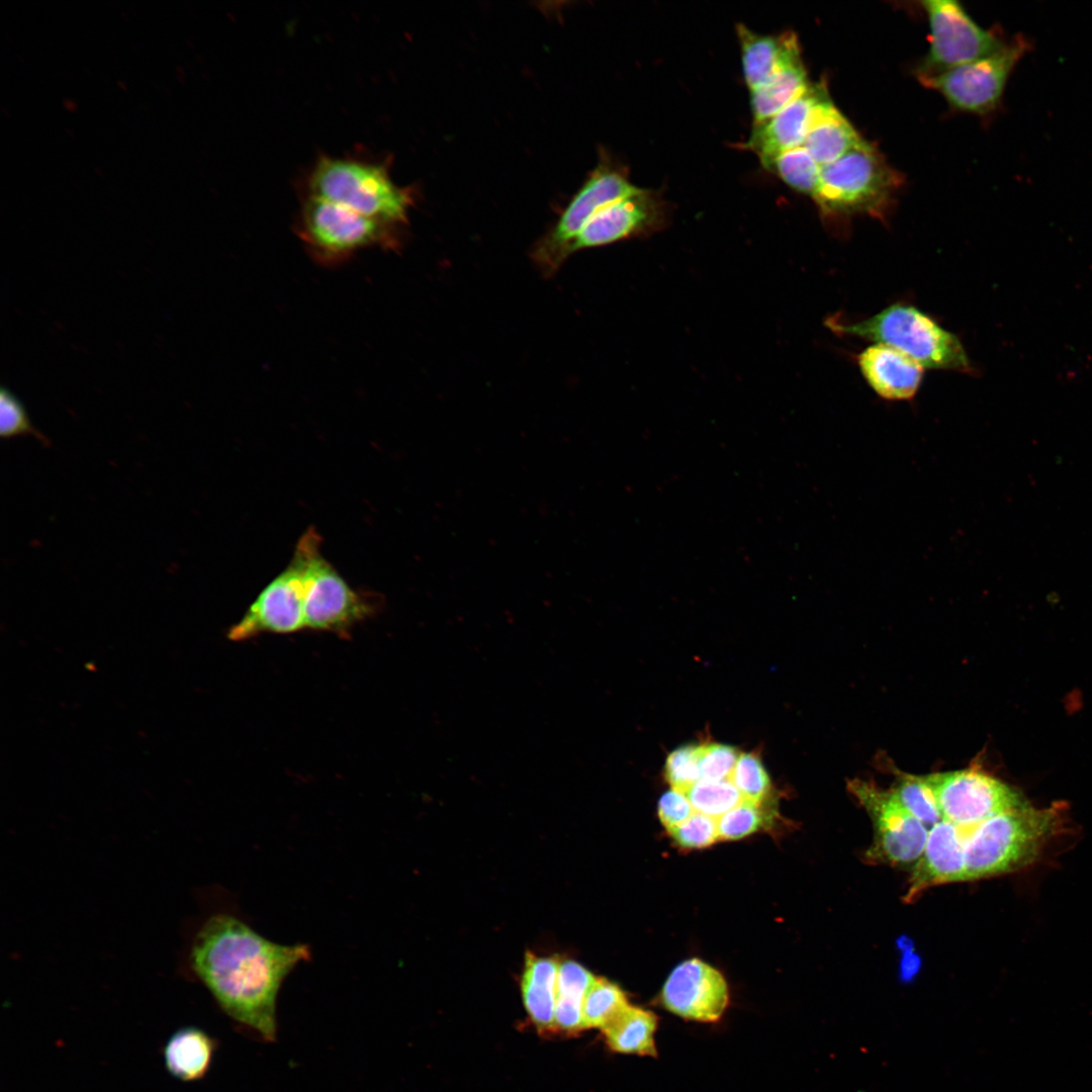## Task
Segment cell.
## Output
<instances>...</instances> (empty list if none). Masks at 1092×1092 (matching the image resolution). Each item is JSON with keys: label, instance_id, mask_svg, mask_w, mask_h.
Returning a JSON list of instances; mask_svg holds the SVG:
<instances>
[{"label": "cell", "instance_id": "cell-1", "mask_svg": "<svg viewBox=\"0 0 1092 1092\" xmlns=\"http://www.w3.org/2000/svg\"><path fill=\"white\" fill-rule=\"evenodd\" d=\"M310 957L306 944L267 939L233 914L209 917L197 932L191 963L222 1010L267 1041L277 1034L284 979Z\"/></svg>", "mask_w": 1092, "mask_h": 1092}, {"label": "cell", "instance_id": "cell-2", "mask_svg": "<svg viewBox=\"0 0 1092 1092\" xmlns=\"http://www.w3.org/2000/svg\"><path fill=\"white\" fill-rule=\"evenodd\" d=\"M1062 809L1026 802L967 829L965 882L1003 875L1031 864L1060 832Z\"/></svg>", "mask_w": 1092, "mask_h": 1092}, {"label": "cell", "instance_id": "cell-3", "mask_svg": "<svg viewBox=\"0 0 1092 1092\" xmlns=\"http://www.w3.org/2000/svg\"><path fill=\"white\" fill-rule=\"evenodd\" d=\"M306 193L403 229L415 202L412 187L396 185L388 162L322 155L306 178Z\"/></svg>", "mask_w": 1092, "mask_h": 1092}, {"label": "cell", "instance_id": "cell-4", "mask_svg": "<svg viewBox=\"0 0 1092 1092\" xmlns=\"http://www.w3.org/2000/svg\"><path fill=\"white\" fill-rule=\"evenodd\" d=\"M834 333L868 339L910 357L923 368L970 373L971 362L956 335L929 315L906 304H893L866 320L826 321Z\"/></svg>", "mask_w": 1092, "mask_h": 1092}, {"label": "cell", "instance_id": "cell-5", "mask_svg": "<svg viewBox=\"0 0 1092 1092\" xmlns=\"http://www.w3.org/2000/svg\"><path fill=\"white\" fill-rule=\"evenodd\" d=\"M401 230L308 194L301 200L296 222L307 252L324 265L340 264L369 248L395 250Z\"/></svg>", "mask_w": 1092, "mask_h": 1092}, {"label": "cell", "instance_id": "cell-6", "mask_svg": "<svg viewBox=\"0 0 1092 1092\" xmlns=\"http://www.w3.org/2000/svg\"><path fill=\"white\" fill-rule=\"evenodd\" d=\"M878 149L862 140L836 161L821 166L814 199L824 214H882L902 184Z\"/></svg>", "mask_w": 1092, "mask_h": 1092}, {"label": "cell", "instance_id": "cell-7", "mask_svg": "<svg viewBox=\"0 0 1092 1092\" xmlns=\"http://www.w3.org/2000/svg\"><path fill=\"white\" fill-rule=\"evenodd\" d=\"M1032 48V41L1018 33L988 56L939 73L918 75V79L951 106L987 116L1001 105L1009 77Z\"/></svg>", "mask_w": 1092, "mask_h": 1092}, {"label": "cell", "instance_id": "cell-8", "mask_svg": "<svg viewBox=\"0 0 1092 1092\" xmlns=\"http://www.w3.org/2000/svg\"><path fill=\"white\" fill-rule=\"evenodd\" d=\"M321 541L310 527L300 537L292 557L302 575L305 628L342 631L368 616L371 605L322 556Z\"/></svg>", "mask_w": 1092, "mask_h": 1092}, {"label": "cell", "instance_id": "cell-9", "mask_svg": "<svg viewBox=\"0 0 1092 1092\" xmlns=\"http://www.w3.org/2000/svg\"><path fill=\"white\" fill-rule=\"evenodd\" d=\"M641 188L623 170L601 162L572 196L554 225L537 243L531 258L542 275L551 277L569 257L568 249L584 224L600 209Z\"/></svg>", "mask_w": 1092, "mask_h": 1092}, {"label": "cell", "instance_id": "cell-10", "mask_svg": "<svg viewBox=\"0 0 1092 1092\" xmlns=\"http://www.w3.org/2000/svg\"><path fill=\"white\" fill-rule=\"evenodd\" d=\"M848 789L874 827L866 859L872 863L914 866L924 850L929 829L904 809L890 790L861 780L850 781Z\"/></svg>", "mask_w": 1092, "mask_h": 1092}, {"label": "cell", "instance_id": "cell-11", "mask_svg": "<svg viewBox=\"0 0 1092 1092\" xmlns=\"http://www.w3.org/2000/svg\"><path fill=\"white\" fill-rule=\"evenodd\" d=\"M930 28V46L918 75L939 73L988 56L1006 39L980 26L953 0L922 1Z\"/></svg>", "mask_w": 1092, "mask_h": 1092}, {"label": "cell", "instance_id": "cell-12", "mask_svg": "<svg viewBox=\"0 0 1092 1092\" xmlns=\"http://www.w3.org/2000/svg\"><path fill=\"white\" fill-rule=\"evenodd\" d=\"M925 780L942 820L963 829L1025 803L1013 788L979 769L939 772Z\"/></svg>", "mask_w": 1092, "mask_h": 1092}, {"label": "cell", "instance_id": "cell-13", "mask_svg": "<svg viewBox=\"0 0 1092 1092\" xmlns=\"http://www.w3.org/2000/svg\"><path fill=\"white\" fill-rule=\"evenodd\" d=\"M665 219L663 201L654 193L640 189L594 214L571 243L568 256L580 250L652 234L663 226Z\"/></svg>", "mask_w": 1092, "mask_h": 1092}, {"label": "cell", "instance_id": "cell-14", "mask_svg": "<svg viewBox=\"0 0 1092 1092\" xmlns=\"http://www.w3.org/2000/svg\"><path fill=\"white\" fill-rule=\"evenodd\" d=\"M304 590L301 570L295 560L259 595L244 618L229 634L234 640L262 632L291 633L305 628Z\"/></svg>", "mask_w": 1092, "mask_h": 1092}, {"label": "cell", "instance_id": "cell-15", "mask_svg": "<svg viewBox=\"0 0 1092 1092\" xmlns=\"http://www.w3.org/2000/svg\"><path fill=\"white\" fill-rule=\"evenodd\" d=\"M661 998L666 1009L682 1018L712 1022L727 1007L728 986L719 971L699 959H691L670 973Z\"/></svg>", "mask_w": 1092, "mask_h": 1092}, {"label": "cell", "instance_id": "cell-16", "mask_svg": "<svg viewBox=\"0 0 1092 1092\" xmlns=\"http://www.w3.org/2000/svg\"><path fill=\"white\" fill-rule=\"evenodd\" d=\"M830 100L823 84H810L776 115L753 124L743 148L755 153L765 166L782 153L803 146L817 113Z\"/></svg>", "mask_w": 1092, "mask_h": 1092}, {"label": "cell", "instance_id": "cell-17", "mask_svg": "<svg viewBox=\"0 0 1092 1092\" xmlns=\"http://www.w3.org/2000/svg\"><path fill=\"white\" fill-rule=\"evenodd\" d=\"M966 830L941 820L928 830L924 850L913 867L905 901H914L930 887L965 882Z\"/></svg>", "mask_w": 1092, "mask_h": 1092}, {"label": "cell", "instance_id": "cell-18", "mask_svg": "<svg viewBox=\"0 0 1092 1092\" xmlns=\"http://www.w3.org/2000/svg\"><path fill=\"white\" fill-rule=\"evenodd\" d=\"M861 374L881 397L908 400L917 392L923 367L903 353L883 344L868 347L858 355Z\"/></svg>", "mask_w": 1092, "mask_h": 1092}, {"label": "cell", "instance_id": "cell-19", "mask_svg": "<svg viewBox=\"0 0 1092 1092\" xmlns=\"http://www.w3.org/2000/svg\"><path fill=\"white\" fill-rule=\"evenodd\" d=\"M737 34L744 78L750 91L764 85L786 66L802 59L799 41L794 32L762 35L738 24Z\"/></svg>", "mask_w": 1092, "mask_h": 1092}, {"label": "cell", "instance_id": "cell-20", "mask_svg": "<svg viewBox=\"0 0 1092 1092\" xmlns=\"http://www.w3.org/2000/svg\"><path fill=\"white\" fill-rule=\"evenodd\" d=\"M559 962L528 952L521 981L528 1015L540 1030L555 1029V1005Z\"/></svg>", "mask_w": 1092, "mask_h": 1092}, {"label": "cell", "instance_id": "cell-21", "mask_svg": "<svg viewBox=\"0 0 1092 1092\" xmlns=\"http://www.w3.org/2000/svg\"><path fill=\"white\" fill-rule=\"evenodd\" d=\"M863 139L830 100L817 113L803 144L820 166L828 165Z\"/></svg>", "mask_w": 1092, "mask_h": 1092}, {"label": "cell", "instance_id": "cell-22", "mask_svg": "<svg viewBox=\"0 0 1092 1092\" xmlns=\"http://www.w3.org/2000/svg\"><path fill=\"white\" fill-rule=\"evenodd\" d=\"M214 1042L204 1031L184 1027L173 1033L164 1048V1061L170 1074L183 1081L201 1078L207 1072Z\"/></svg>", "mask_w": 1092, "mask_h": 1092}, {"label": "cell", "instance_id": "cell-23", "mask_svg": "<svg viewBox=\"0 0 1092 1092\" xmlns=\"http://www.w3.org/2000/svg\"><path fill=\"white\" fill-rule=\"evenodd\" d=\"M595 980L588 970L574 961L559 964L555 1029L573 1033L583 1028L582 1005Z\"/></svg>", "mask_w": 1092, "mask_h": 1092}, {"label": "cell", "instance_id": "cell-24", "mask_svg": "<svg viewBox=\"0 0 1092 1092\" xmlns=\"http://www.w3.org/2000/svg\"><path fill=\"white\" fill-rule=\"evenodd\" d=\"M809 86L802 59L783 68L764 85L751 91L753 124L776 115Z\"/></svg>", "mask_w": 1092, "mask_h": 1092}, {"label": "cell", "instance_id": "cell-25", "mask_svg": "<svg viewBox=\"0 0 1092 1092\" xmlns=\"http://www.w3.org/2000/svg\"><path fill=\"white\" fill-rule=\"evenodd\" d=\"M656 1016L645 1009L629 1005L606 1029L608 1045L615 1052L655 1056L654 1032Z\"/></svg>", "mask_w": 1092, "mask_h": 1092}, {"label": "cell", "instance_id": "cell-26", "mask_svg": "<svg viewBox=\"0 0 1092 1092\" xmlns=\"http://www.w3.org/2000/svg\"><path fill=\"white\" fill-rule=\"evenodd\" d=\"M764 167L793 189L815 199L820 187L821 166L803 146L782 153Z\"/></svg>", "mask_w": 1092, "mask_h": 1092}, {"label": "cell", "instance_id": "cell-27", "mask_svg": "<svg viewBox=\"0 0 1092 1092\" xmlns=\"http://www.w3.org/2000/svg\"><path fill=\"white\" fill-rule=\"evenodd\" d=\"M629 1006L624 992L614 983L596 978L582 1005L583 1028L606 1029Z\"/></svg>", "mask_w": 1092, "mask_h": 1092}, {"label": "cell", "instance_id": "cell-28", "mask_svg": "<svg viewBox=\"0 0 1092 1092\" xmlns=\"http://www.w3.org/2000/svg\"><path fill=\"white\" fill-rule=\"evenodd\" d=\"M895 799L928 829L942 820L925 777L902 774L890 790Z\"/></svg>", "mask_w": 1092, "mask_h": 1092}, {"label": "cell", "instance_id": "cell-29", "mask_svg": "<svg viewBox=\"0 0 1092 1092\" xmlns=\"http://www.w3.org/2000/svg\"><path fill=\"white\" fill-rule=\"evenodd\" d=\"M695 812L718 819L743 798L731 780H700L685 793Z\"/></svg>", "mask_w": 1092, "mask_h": 1092}, {"label": "cell", "instance_id": "cell-30", "mask_svg": "<svg viewBox=\"0 0 1092 1092\" xmlns=\"http://www.w3.org/2000/svg\"><path fill=\"white\" fill-rule=\"evenodd\" d=\"M730 780L743 800L759 806L770 787L769 778L759 758L753 753H741Z\"/></svg>", "mask_w": 1092, "mask_h": 1092}, {"label": "cell", "instance_id": "cell-31", "mask_svg": "<svg viewBox=\"0 0 1092 1092\" xmlns=\"http://www.w3.org/2000/svg\"><path fill=\"white\" fill-rule=\"evenodd\" d=\"M701 745L687 744L669 753L664 776L673 790L686 793L701 780Z\"/></svg>", "mask_w": 1092, "mask_h": 1092}, {"label": "cell", "instance_id": "cell-32", "mask_svg": "<svg viewBox=\"0 0 1092 1092\" xmlns=\"http://www.w3.org/2000/svg\"><path fill=\"white\" fill-rule=\"evenodd\" d=\"M0 435L3 439L32 435L48 444L46 437L31 424L20 400L4 386L0 391Z\"/></svg>", "mask_w": 1092, "mask_h": 1092}, {"label": "cell", "instance_id": "cell-33", "mask_svg": "<svg viewBox=\"0 0 1092 1092\" xmlns=\"http://www.w3.org/2000/svg\"><path fill=\"white\" fill-rule=\"evenodd\" d=\"M668 832L673 840L685 848L706 847L719 839L717 819L698 812H694Z\"/></svg>", "mask_w": 1092, "mask_h": 1092}, {"label": "cell", "instance_id": "cell-34", "mask_svg": "<svg viewBox=\"0 0 1092 1092\" xmlns=\"http://www.w3.org/2000/svg\"><path fill=\"white\" fill-rule=\"evenodd\" d=\"M758 806L742 800L717 819L719 839L734 840L751 834L760 826Z\"/></svg>", "mask_w": 1092, "mask_h": 1092}, {"label": "cell", "instance_id": "cell-35", "mask_svg": "<svg viewBox=\"0 0 1092 1092\" xmlns=\"http://www.w3.org/2000/svg\"><path fill=\"white\" fill-rule=\"evenodd\" d=\"M739 755L737 749L730 745L701 744V780H730Z\"/></svg>", "mask_w": 1092, "mask_h": 1092}, {"label": "cell", "instance_id": "cell-36", "mask_svg": "<svg viewBox=\"0 0 1092 1092\" xmlns=\"http://www.w3.org/2000/svg\"><path fill=\"white\" fill-rule=\"evenodd\" d=\"M694 812L687 795L673 789L663 794L658 802V816L667 830L686 821Z\"/></svg>", "mask_w": 1092, "mask_h": 1092}]
</instances>
